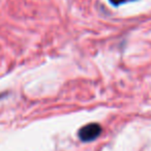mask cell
<instances>
[{"mask_svg": "<svg viewBox=\"0 0 151 151\" xmlns=\"http://www.w3.org/2000/svg\"><path fill=\"white\" fill-rule=\"evenodd\" d=\"M109 1L113 5H115V6H118V5H121V4H123V3L129 2V1H134V0H109Z\"/></svg>", "mask_w": 151, "mask_h": 151, "instance_id": "cell-2", "label": "cell"}, {"mask_svg": "<svg viewBox=\"0 0 151 151\" xmlns=\"http://www.w3.org/2000/svg\"><path fill=\"white\" fill-rule=\"evenodd\" d=\"M103 128L99 123H89L79 129L78 137L82 142H92L101 136Z\"/></svg>", "mask_w": 151, "mask_h": 151, "instance_id": "cell-1", "label": "cell"}]
</instances>
